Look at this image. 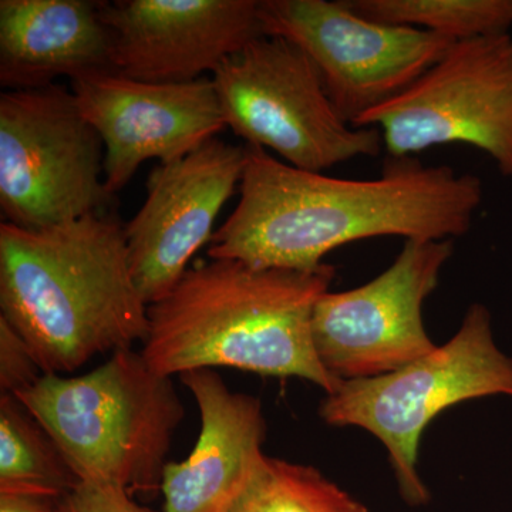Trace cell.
I'll use <instances>...</instances> for the list:
<instances>
[{
	"instance_id": "6da1fadb",
	"label": "cell",
	"mask_w": 512,
	"mask_h": 512,
	"mask_svg": "<svg viewBox=\"0 0 512 512\" xmlns=\"http://www.w3.org/2000/svg\"><path fill=\"white\" fill-rule=\"evenodd\" d=\"M238 191L208 256L291 271H315L329 252L363 239L463 237L484 198L477 175L416 157H389L379 177L350 180L299 170L252 146Z\"/></svg>"
},
{
	"instance_id": "7a4b0ae2",
	"label": "cell",
	"mask_w": 512,
	"mask_h": 512,
	"mask_svg": "<svg viewBox=\"0 0 512 512\" xmlns=\"http://www.w3.org/2000/svg\"><path fill=\"white\" fill-rule=\"evenodd\" d=\"M0 311L43 375L131 349L150 328L124 225L107 211L40 231L2 222Z\"/></svg>"
},
{
	"instance_id": "3957f363",
	"label": "cell",
	"mask_w": 512,
	"mask_h": 512,
	"mask_svg": "<svg viewBox=\"0 0 512 512\" xmlns=\"http://www.w3.org/2000/svg\"><path fill=\"white\" fill-rule=\"evenodd\" d=\"M335 276L328 264L291 271L231 259L197 262L173 291L148 306L141 355L164 376L232 367L298 377L335 393L342 382L320 363L312 338L313 309Z\"/></svg>"
},
{
	"instance_id": "277c9868",
	"label": "cell",
	"mask_w": 512,
	"mask_h": 512,
	"mask_svg": "<svg viewBox=\"0 0 512 512\" xmlns=\"http://www.w3.org/2000/svg\"><path fill=\"white\" fill-rule=\"evenodd\" d=\"M56 441L80 481L128 494L161 490L185 410L170 376L133 349L84 375H43L18 394Z\"/></svg>"
},
{
	"instance_id": "5b68a950",
	"label": "cell",
	"mask_w": 512,
	"mask_h": 512,
	"mask_svg": "<svg viewBox=\"0 0 512 512\" xmlns=\"http://www.w3.org/2000/svg\"><path fill=\"white\" fill-rule=\"evenodd\" d=\"M491 396L512 397V359L495 343L490 311L473 303L446 345L396 372L342 382L326 394L319 414L329 426L360 427L377 437L404 503L423 507L430 501L419 473L424 430L444 410Z\"/></svg>"
},
{
	"instance_id": "8992f818",
	"label": "cell",
	"mask_w": 512,
	"mask_h": 512,
	"mask_svg": "<svg viewBox=\"0 0 512 512\" xmlns=\"http://www.w3.org/2000/svg\"><path fill=\"white\" fill-rule=\"evenodd\" d=\"M211 79L225 124L245 146L271 151L299 170L323 173L384 150L377 128L340 116L311 57L284 37H256Z\"/></svg>"
},
{
	"instance_id": "52a82bcc",
	"label": "cell",
	"mask_w": 512,
	"mask_h": 512,
	"mask_svg": "<svg viewBox=\"0 0 512 512\" xmlns=\"http://www.w3.org/2000/svg\"><path fill=\"white\" fill-rule=\"evenodd\" d=\"M104 144L72 90L0 94V210L3 222L40 231L109 207Z\"/></svg>"
},
{
	"instance_id": "ba28073f",
	"label": "cell",
	"mask_w": 512,
	"mask_h": 512,
	"mask_svg": "<svg viewBox=\"0 0 512 512\" xmlns=\"http://www.w3.org/2000/svg\"><path fill=\"white\" fill-rule=\"evenodd\" d=\"M355 127H375L390 158L437 146L476 147L512 178V35L461 40L402 94Z\"/></svg>"
},
{
	"instance_id": "9c48e42d",
	"label": "cell",
	"mask_w": 512,
	"mask_h": 512,
	"mask_svg": "<svg viewBox=\"0 0 512 512\" xmlns=\"http://www.w3.org/2000/svg\"><path fill=\"white\" fill-rule=\"evenodd\" d=\"M262 35L306 53L335 109L355 126L439 62L453 40L359 15L346 0H261Z\"/></svg>"
},
{
	"instance_id": "30bf717a",
	"label": "cell",
	"mask_w": 512,
	"mask_h": 512,
	"mask_svg": "<svg viewBox=\"0 0 512 512\" xmlns=\"http://www.w3.org/2000/svg\"><path fill=\"white\" fill-rule=\"evenodd\" d=\"M453 251V239L404 241L396 261L372 281L320 296L312 338L330 375L340 382L387 375L437 348L424 328L423 305Z\"/></svg>"
},
{
	"instance_id": "8fae6325",
	"label": "cell",
	"mask_w": 512,
	"mask_h": 512,
	"mask_svg": "<svg viewBox=\"0 0 512 512\" xmlns=\"http://www.w3.org/2000/svg\"><path fill=\"white\" fill-rule=\"evenodd\" d=\"M70 86L84 120L103 141L104 183L113 197L144 161L171 163L227 128L211 77L150 83L100 70Z\"/></svg>"
},
{
	"instance_id": "7c38bea8",
	"label": "cell",
	"mask_w": 512,
	"mask_h": 512,
	"mask_svg": "<svg viewBox=\"0 0 512 512\" xmlns=\"http://www.w3.org/2000/svg\"><path fill=\"white\" fill-rule=\"evenodd\" d=\"M244 167L245 146L212 138L151 171L146 202L124 225L131 274L148 306L173 291L192 256L210 244L215 221L239 188Z\"/></svg>"
},
{
	"instance_id": "4fadbf2b",
	"label": "cell",
	"mask_w": 512,
	"mask_h": 512,
	"mask_svg": "<svg viewBox=\"0 0 512 512\" xmlns=\"http://www.w3.org/2000/svg\"><path fill=\"white\" fill-rule=\"evenodd\" d=\"M256 0L100 2L111 70L150 83H185L214 74L262 36Z\"/></svg>"
},
{
	"instance_id": "5bb4252c",
	"label": "cell",
	"mask_w": 512,
	"mask_h": 512,
	"mask_svg": "<svg viewBox=\"0 0 512 512\" xmlns=\"http://www.w3.org/2000/svg\"><path fill=\"white\" fill-rule=\"evenodd\" d=\"M180 379L200 410L201 429L190 456L164 468V512H229L265 456L261 400L229 389L214 369Z\"/></svg>"
},
{
	"instance_id": "9a60e30c",
	"label": "cell",
	"mask_w": 512,
	"mask_h": 512,
	"mask_svg": "<svg viewBox=\"0 0 512 512\" xmlns=\"http://www.w3.org/2000/svg\"><path fill=\"white\" fill-rule=\"evenodd\" d=\"M100 2L87 0H2L0 86L6 92L43 89L111 70L109 30Z\"/></svg>"
},
{
	"instance_id": "2e32d148",
	"label": "cell",
	"mask_w": 512,
	"mask_h": 512,
	"mask_svg": "<svg viewBox=\"0 0 512 512\" xmlns=\"http://www.w3.org/2000/svg\"><path fill=\"white\" fill-rule=\"evenodd\" d=\"M82 483L45 427L13 394H0V491L63 497Z\"/></svg>"
},
{
	"instance_id": "e0dca14e",
	"label": "cell",
	"mask_w": 512,
	"mask_h": 512,
	"mask_svg": "<svg viewBox=\"0 0 512 512\" xmlns=\"http://www.w3.org/2000/svg\"><path fill=\"white\" fill-rule=\"evenodd\" d=\"M359 15L407 26L453 42L508 33L512 0H346Z\"/></svg>"
},
{
	"instance_id": "ac0fdd59",
	"label": "cell",
	"mask_w": 512,
	"mask_h": 512,
	"mask_svg": "<svg viewBox=\"0 0 512 512\" xmlns=\"http://www.w3.org/2000/svg\"><path fill=\"white\" fill-rule=\"evenodd\" d=\"M229 512H369L318 468L264 456Z\"/></svg>"
},
{
	"instance_id": "d6986e66",
	"label": "cell",
	"mask_w": 512,
	"mask_h": 512,
	"mask_svg": "<svg viewBox=\"0 0 512 512\" xmlns=\"http://www.w3.org/2000/svg\"><path fill=\"white\" fill-rule=\"evenodd\" d=\"M43 376L28 343L5 319L0 318V390L18 394Z\"/></svg>"
},
{
	"instance_id": "ffe728a7",
	"label": "cell",
	"mask_w": 512,
	"mask_h": 512,
	"mask_svg": "<svg viewBox=\"0 0 512 512\" xmlns=\"http://www.w3.org/2000/svg\"><path fill=\"white\" fill-rule=\"evenodd\" d=\"M59 512H153L113 485L82 481L60 498Z\"/></svg>"
},
{
	"instance_id": "44dd1931",
	"label": "cell",
	"mask_w": 512,
	"mask_h": 512,
	"mask_svg": "<svg viewBox=\"0 0 512 512\" xmlns=\"http://www.w3.org/2000/svg\"><path fill=\"white\" fill-rule=\"evenodd\" d=\"M60 498L45 494L0 491V512H59Z\"/></svg>"
}]
</instances>
